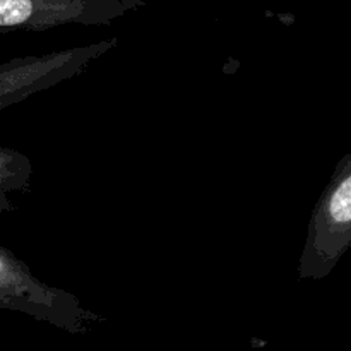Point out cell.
<instances>
[{"instance_id":"2","label":"cell","mask_w":351,"mask_h":351,"mask_svg":"<svg viewBox=\"0 0 351 351\" xmlns=\"http://www.w3.org/2000/svg\"><path fill=\"white\" fill-rule=\"evenodd\" d=\"M0 302L2 308L24 312L71 332L84 331L96 321L74 295L38 281L7 249L0 250Z\"/></svg>"},{"instance_id":"3","label":"cell","mask_w":351,"mask_h":351,"mask_svg":"<svg viewBox=\"0 0 351 351\" xmlns=\"http://www.w3.org/2000/svg\"><path fill=\"white\" fill-rule=\"evenodd\" d=\"M143 5L144 0H0V27L47 31L64 24L99 26Z\"/></svg>"},{"instance_id":"1","label":"cell","mask_w":351,"mask_h":351,"mask_svg":"<svg viewBox=\"0 0 351 351\" xmlns=\"http://www.w3.org/2000/svg\"><path fill=\"white\" fill-rule=\"evenodd\" d=\"M351 247V153L336 167L322 192L300 256L298 273L304 280L326 278Z\"/></svg>"},{"instance_id":"4","label":"cell","mask_w":351,"mask_h":351,"mask_svg":"<svg viewBox=\"0 0 351 351\" xmlns=\"http://www.w3.org/2000/svg\"><path fill=\"white\" fill-rule=\"evenodd\" d=\"M117 45V40H105L95 45L55 51L41 57L14 58L0 67V108L23 101L27 96L72 77L99 55Z\"/></svg>"}]
</instances>
